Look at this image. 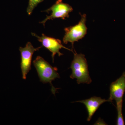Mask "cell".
Listing matches in <instances>:
<instances>
[{"label": "cell", "mask_w": 125, "mask_h": 125, "mask_svg": "<svg viewBox=\"0 0 125 125\" xmlns=\"http://www.w3.org/2000/svg\"><path fill=\"white\" fill-rule=\"evenodd\" d=\"M70 68L72 73L70 77L76 79L78 84L83 83L89 84L92 82L88 69V65L85 56L82 54L74 53L73 60L72 62Z\"/></svg>", "instance_id": "1"}, {"label": "cell", "mask_w": 125, "mask_h": 125, "mask_svg": "<svg viewBox=\"0 0 125 125\" xmlns=\"http://www.w3.org/2000/svg\"><path fill=\"white\" fill-rule=\"evenodd\" d=\"M33 64L38 74L40 81L42 83H49L52 86V91L55 94L56 89L52 83L56 78H60L59 74L57 72V68L53 67L40 56L37 57L33 61Z\"/></svg>", "instance_id": "2"}, {"label": "cell", "mask_w": 125, "mask_h": 125, "mask_svg": "<svg viewBox=\"0 0 125 125\" xmlns=\"http://www.w3.org/2000/svg\"><path fill=\"white\" fill-rule=\"evenodd\" d=\"M80 14L81 19L77 24L64 29L65 34L62 40L63 43L67 44L68 42L71 43L73 48L74 42L84 37L87 33V28L85 24L86 15Z\"/></svg>", "instance_id": "3"}, {"label": "cell", "mask_w": 125, "mask_h": 125, "mask_svg": "<svg viewBox=\"0 0 125 125\" xmlns=\"http://www.w3.org/2000/svg\"><path fill=\"white\" fill-rule=\"evenodd\" d=\"M73 10V8L69 5L62 2V0H57L52 6L44 11L47 13L52 11V13L50 15L47 16L45 19L40 23L45 26L46 22L49 20H53L56 18L65 20L69 17V14Z\"/></svg>", "instance_id": "4"}, {"label": "cell", "mask_w": 125, "mask_h": 125, "mask_svg": "<svg viewBox=\"0 0 125 125\" xmlns=\"http://www.w3.org/2000/svg\"><path fill=\"white\" fill-rule=\"evenodd\" d=\"M42 47L35 48L31 42H28L25 47H20L21 55V67L23 79H26L27 74L31 69V62L33 53L36 51H38Z\"/></svg>", "instance_id": "5"}, {"label": "cell", "mask_w": 125, "mask_h": 125, "mask_svg": "<svg viewBox=\"0 0 125 125\" xmlns=\"http://www.w3.org/2000/svg\"><path fill=\"white\" fill-rule=\"evenodd\" d=\"M31 34L33 36L37 38L38 40L42 43V46L45 47L52 52L53 62H54V57L56 54H58L59 56L63 55V54L60 51V49L62 48L67 49L73 52L72 50L64 46L60 39L46 36L44 34H42L41 36H38L36 34L34 33H32Z\"/></svg>", "instance_id": "6"}, {"label": "cell", "mask_w": 125, "mask_h": 125, "mask_svg": "<svg viewBox=\"0 0 125 125\" xmlns=\"http://www.w3.org/2000/svg\"><path fill=\"white\" fill-rule=\"evenodd\" d=\"M125 92V72L116 80L111 83L110 86V95L108 102L115 101L116 104L123 102Z\"/></svg>", "instance_id": "7"}, {"label": "cell", "mask_w": 125, "mask_h": 125, "mask_svg": "<svg viewBox=\"0 0 125 125\" xmlns=\"http://www.w3.org/2000/svg\"><path fill=\"white\" fill-rule=\"evenodd\" d=\"M107 102H108V99L106 100L104 99H102L100 97L94 96L88 99L77 102L82 103L85 105L88 112L87 120L88 121H90L94 114L100 106L104 103Z\"/></svg>", "instance_id": "8"}, {"label": "cell", "mask_w": 125, "mask_h": 125, "mask_svg": "<svg viewBox=\"0 0 125 125\" xmlns=\"http://www.w3.org/2000/svg\"><path fill=\"white\" fill-rule=\"evenodd\" d=\"M116 109L117 112V118L116 125H124L125 121L122 113V106L123 102L116 104Z\"/></svg>", "instance_id": "9"}, {"label": "cell", "mask_w": 125, "mask_h": 125, "mask_svg": "<svg viewBox=\"0 0 125 125\" xmlns=\"http://www.w3.org/2000/svg\"><path fill=\"white\" fill-rule=\"evenodd\" d=\"M43 0H29L27 10L28 15H31L34 8L37 7L39 4L42 2Z\"/></svg>", "instance_id": "10"}]
</instances>
